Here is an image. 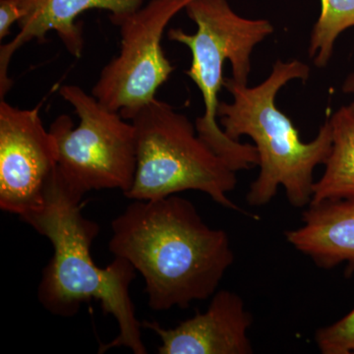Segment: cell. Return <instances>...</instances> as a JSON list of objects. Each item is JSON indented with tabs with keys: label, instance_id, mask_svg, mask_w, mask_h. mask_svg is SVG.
Returning <instances> with one entry per match:
<instances>
[{
	"label": "cell",
	"instance_id": "cell-1",
	"mask_svg": "<svg viewBox=\"0 0 354 354\" xmlns=\"http://www.w3.org/2000/svg\"><path fill=\"white\" fill-rule=\"evenodd\" d=\"M111 232L109 251L143 277L153 311L213 297L234 262L227 232L209 227L194 204L177 195L132 200Z\"/></svg>",
	"mask_w": 354,
	"mask_h": 354
},
{
	"label": "cell",
	"instance_id": "cell-2",
	"mask_svg": "<svg viewBox=\"0 0 354 354\" xmlns=\"http://www.w3.org/2000/svg\"><path fill=\"white\" fill-rule=\"evenodd\" d=\"M82 200L57 169L43 205L22 218L53 247V257L39 281V304L53 315L70 318L86 302L97 300L104 313L114 317L120 329L113 341L101 344L99 353L127 348L134 354H146L143 327L130 297L137 271L124 258L114 257L104 269L95 264L91 250L100 225L83 215Z\"/></svg>",
	"mask_w": 354,
	"mask_h": 354
},
{
	"label": "cell",
	"instance_id": "cell-3",
	"mask_svg": "<svg viewBox=\"0 0 354 354\" xmlns=\"http://www.w3.org/2000/svg\"><path fill=\"white\" fill-rule=\"evenodd\" d=\"M309 75L308 65L299 60H277L269 77L255 87L241 85L232 78L223 81L234 101L220 102L221 127L235 141L245 135L250 137L259 156V174L246 195L250 206L269 204L281 186L295 208L305 209L312 201L314 171L325 164L332 150L330 120L325 121L315 139L305 143L290 118L276 106L277 94L283 86L292 80L305 82Z\"/></svg>",
	"mask_w": 354,
	"mask_h": 354
},
{
	"label": "cell",
	"instance_id": "cell-4",
	"mask_svg": "<svg viewBox=\"0 0 354 354\" xmlns=\"http://www.w3.org/2000/svg\"><path fill=\"white\" fill-rule=\"evenodd\" d=\"M186 13L197 25L195 34L171 29L167 38L185 44L192 53L186 75L201 91L205 113L198 118V135L235 171L251 169L259 162L257 149L230 138L218 124V93L223 86V64L230 60L232 80L247 85L254 48L274 32L265 19H247L232 10L227 0H191Z\"/></svg>",
	"mask_w": 354,
	"mask_h": 354
},
{
	"label": "cell",
	"instance_id": "cell-5",
	"mask_svg": "<svg viewBox=\"0 0 354 354\" xmlns=\"http://www.w3.org/2000/svg\"><path fill=\"white\" fill-rule=\"evenodd\" d=\"M136 135L137 167L130 200L160 199L188 190L205 193L223 208L252 218L228 194L237 172L198 135L187 116L153 99L131 120Z\"/></svg>",
	"mask_w": 354,
	"mask_h": 354
},
{
	"label": "cell",
	"instance_id": "cell-6",
	"mask_svg": "<svg viewBox=\"0 0 354 354\" xmlns=\"http://www.w3.org/2000/svg\"><path fill=\"white\" fill-rule=\"evenodd\" d=\"M59 94L80 120L74 127L72 118L62 114L48 128L57 143V169L64 183L83 197L102 189L125 194L136 174L134 125L79 86H62Z\"/></svg>",
	"mask_w": 354,
	"mask_h": 354
},
{
	"label": "cell",
	"instance_id": "cell-7",
	"mask_svg": "<svg viewBox=\"0 0 354 354\" xmlns=\"http://www.w3.org/2000/svg\"><path fill=\"white\" fill-rule=\"evenodd\" d=\"M191 0H151L145 7L109 19L120 28V50L102 68L92 95L111 111L131 120L156 97L174 67L162 46L165 28Z\"/></svg>",
	"mask_w": 354,
	"mask_h": 354
},
{
	"label": "cell",
	"instance_id": "cell-8",
	"mask_svg": "<svg viewBox=\"0 0 354 354\" xmlns=\"http://www.w3.org/2000/svg\"><path fill=\"white\" fill-rule=\"evenodd\" d=\"M0 100V208L21 218L43 205L57 146L39 113Z\"/></svg>",
	"mask_w": 354,
	"mask_h": 354
},
{
	"label": "cell",
	"instance_id": "cell-9",
	"mask_svg": "<svg viewBox=\"0 0 354 354\" xmlns=\"http://www.w3.org/2000/svg\"><path fill=\"white\" fill-rule=\"evenodd\" d=\"M253 318L241 295L218 290L206 311L197 312L172 329L143 321L160 339V354H251L248 332Z\"/></svg>",
	"mask_w": 354,
	"mask_h": 354
},
{
	"label": "cell",
	"instance_id": "cell-10",
	"mask_svg": "<svg viewBox=\"0 0 354 354\" xmlns=\"http://www.w3.org/2000/svg\"><path fill=\"white\" fill-rule=\"evenodd\" d=\"M21 11L19 32L10 41L0 46V99L12 87L8 67L14 53L21 46L36 39L46 41L50 31L57 32L65 48L74 57H81L84 50L82 23L76 22L81 13L91 9L109 10L120 15L137 10L143 0H15Z\"/></svg>",
	"mask_w": 354,
	"mask_h": 354
},
{
	"label": "cell",
	"instance_id": "cell-11",
	"mask_svg": "<svg viewBox=\"0 0 354 354\" xmlns=\"http://www.w3.org/2000/svg\"><path fill=\"white\" fill-rule=\"evenodd\" d=\"M295 250L318 267L332 269L348 264L354 272V198L311 203L302 214V225L286 232Z\"/></svg>",
	"mask_w": 354,
	"mask_h": 354
},
{
	"label": "cell",
	"instance_id": "cell-12",
	"mask_svg": "<svg viewBox=\"0 0 354 354\" xmlns=\"http://www.w3.org/2000/svg\"><path fill=\"white\" fill-rule=\"evenodd\" d=\"M329 120L332 150L323 176L314 184L311 203L354 198V109L342 106Z\"/></svg>",
	"mask_w": 354,
	"mask_h": 354
},
{
	"label": "cell",
	"instance_id": "cell-13",
	"mask_svg": "<svg viewBox=\"0 0 354 354\" xmlns=\"http://www.w3.org/2000/svg\"><path fill=\"white\" fill-rule=\"evenodd\" d=\"M321 13L312 29L308 53L314 65L329 64L335 41L342 32L354 27V0H321Z\"/></svg>",
	"mask_w": 354,
	"mask_h": 354
},
{
	"label": "cell",
	"instance_id": "cell-14",
	"mask_svg": "<svg viewBox=\"0 0 354 354\" xmlns=\"http://www.w3.org/2000/svg\"><path fill=\"white\" fill-rule=\"evenodd\" d=\"M315 342L323 354L354 353V309L332 325L317 330Z\"/></svg>",
	"mask_w": 354,
	"mask_h": 354
},
{
	"label": "cell",
	"instance_id": "cell-15",
	"mask_svg": "<svg viewBox=\"0 0 354 354\" xmlns=\"http://www.w3.org/2000/svg\"><path fill=\"white\" fill-rule=\"evenodd\" d=\"M21 11L15 0H0V39H6L10 34V28L18 23Z\"/></svg>",
	"mask_w": 354,
	"mask_h": 354
},
{
	"label": "cell",
	"instance_id": "cell-16",
	"mask_svg": "<svg viewBox=\"0 0 354 354\" xmlns=\"http://www.w3.org/2000/svg\"><path fill=\"white\" fill-rule=\"evenodd\" d=\"M342 92L344 94L353 95V102L349 104V106L354 109V71L346 77V81L342 85Z\"/></svg>",
	"mask_w": 354,
	"mask_h": 354
}]
</instances>
